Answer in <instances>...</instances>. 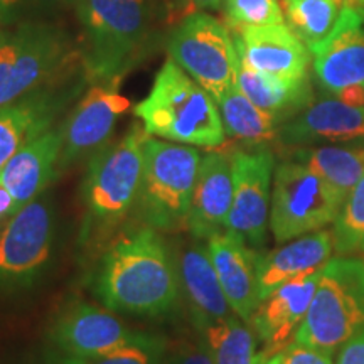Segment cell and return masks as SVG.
<instances>
[{
	"instance_id": "6da1fadb",
	"label": "cell",
	"mask_w": 364,
	"mask_h": 364,
	"mask_svg": "<svg viewBox=\"0 0 364 364\" xmlns=\"http://www.w3.org/2000/svg\"><path fill=\"white\" fill-rule=\"evenodd\" d=\"M95 290L110 311L149 317L169 312L179 297V284L157 230L145 226L118 240L105 253Z\"/></svg>"
},
{
	"instance_id": "7a4b0ae2",
	"label": "cell",
	"mask_w": 364,
	"mask_h": 364,
	"mask_svg": "<svg viewBox=\"0 0 364 364\" xmlns=\"http://www.w3.org/2000/svg\"><path fill=\"white\" fill-rule=\"evenodd\" d=\"M134 113L149 135L171 142L216 149L226 140L216 100L172 59L164 63Z\"/></svg>"
},
{
	"instance_id": "3957f363",
	"label": "cell",
	"mask_w": 364,
	"mask_h": 364,
	"mask_svg": "<svg viewBox=\"0 0 364 364\" xmlns=\"http://www.w3.org/2000/svg\"><path fill=\"white\" fill-rule=\"evenodd\" d=\"M201 154L189 145L162 142L149 135L144 144V172L136 209L154 230L188 228Z\"/></svg>"
},
{
	"instance_id": "277c9868",
	"label": "cell",
	"mask_w": 364,
	"mask_h": 364,
	"mask_svg": "<svg viewBox=\"0 0 364 364\" xmlns=\"http://www.w3.org/2000/svg\"><path fill=\"white\" fill-rule=\"evenodd\" d=\"M364 329V262L334 258L321 273L295 343L334 353Z\"/></svg>"
},
{
	"instance_id": "5b68a950",
	"label": "cell",
	"mask_w": 364,
	"mask_h": 364,
	"mask_svg": "<svg viewBox=\"0 0 364 364\" xmlns=\"http://www.w3.org/2000/svg\"><path fill=\"white\" fill-rule=\"evenodd\" d=\"M76 9L86 39V73L98 83L117 81L144 43L147 0H78Z\"/></svg>"
},
{
	"instance_id": "8992f818",
	"label": "cell",
	"mask_w": 364,
	"mask_h": 364,
	"mask_svg": "<svg viewBox=\"0 0 364 364\" xmlns=\"http://www.w3.org/2000/svg\"><path fill=\"white\" fill-rule=\"evenodd\" d=\"M147 136L144 125L135 124L118 142L93 154L83 184L85 206L93 220L112 225L136 204Z\"/></svg>"
},
{
	"instance_id": "52a82bcc",
	"label": "cell",
	"mask_w": 364,
	"mask_h": 364,
	"mask_svg": "<svg viewBox=\"0 0 364 364\" xmlns=\"http://www.w3.org/2000/svg\"><path fill=\"white\" fill-rule=\"evenodd\" d=\"M167 51L194 81L216 100L238 86L240 56L230 29L209 14L184 17L167 41Z\"/></svg>"
},
{
	"instance_id": "ba28073f",
	"label": "cell",
	"mask_w": 364,
	"mask_h": 364,
	"mask_svg": "<svg viewBox=\"0 0 364 364\" xmlns=\"http://www.w3.org/2000/svg\"><path fill=\"white\" fill-rule=\"evenodd\" d=\"M343 201L300 162L277 166L270 203V230L277 243L316 233L336 221Z\"/></svg>"
},
{
	"instance_id": "9c48e42d",
	"label": "cell",
	"mask_w": 364,
	"mask_h": 364,
	"mask_svg": "<svg viewBox=\"0 0 364 364\" xmlns=\"http://www.w3.org/2000/svg\"><path fill=\"white\" fill-rule=\"evenodd\" d=\"M68 41L58 27L26 22L0 48V107L34 93L61 70Z\"/></svg>"
},
{
	"instance_id": "30bf717a",
	"label": "cell",
	"mask_w": 364,
	"mask_h": 364,
	"mask_svg": "<svg viewBox=\"0 0 364 364\" xmlns=\"http://www.w3.org/2000/svg\"><path fill=\"white\" fill-rule=\"evenodd\" d=\"M233 162V204L228 216L226 231L240 236L253 248L263 247L267 238L270 186L275 159L268 149L252 152L235 150Z\"/></svg>"
},
{
	"instance_id": "8fae6325",
	"label": "cell",
	"mask_w": 364,
	"mask_h": 364,
	"mask_svg": "<svg viewBox=\"0 0 364 364\" xmlns=\"http://www.w3.org/2000/svg\"><path fill=\"white\" fill-rule=\"evenodd\" d=\"M53 218L43 199H34L0 230V287L31 280L51 255Z\"/></svg>"
},
{
	"instance_id": "7c38bea8",
	"label": "cell",
	"mask_w": 364,
	"mask_h": 364,
	"mask_svg": "<svg viewBox=\"0 0 364 364\" xmlns=\"http://www.w3.org/2000/svg\"><path fill=\"white\" fill-rule=\"evenodd\" d=\"M120 318L85 302L68 307L51 331V341L65 364H85L139 338Z\"/></svg>"
},
{
	"instance_id": "4fadbf2b",
	"label": "cell",
	"mask_w": 364,
	"mask_h": 364,
	"mask_svg": "<svg viewBox=\"0 0 364 364\" xmlns=\"http://www.w3.org/2000/svg\"><path fill=\"white\" fill-rule=\"evenodd\" d=\"M129 108V98L118 91L115 81H105L90 88L59 129L63 142L59 169L103 149L118 118L125 115Z\"/></svg>"
},
{
	"instance_id": "5bb4252c",
	"label": "cell",
	"mask_w": 364,
	"mask_h": 364,
	"mask_svg": "<svg viewBox=\"0 0 364 364\" xmlns=\"http://www.w3.org/2000/svg\"><path fill=\"white\" fill-rule=\"evenodd\" d=\"M318 83L329 93L364 86V16L344 4L334 29L311 49Z\"/></svg>"
},
{
	"instance_id": "9a60e30c",
	"label": "cell",
	"mask_w": 364,
	"mask_h": 364,
	"mask_svg": "<svg viewBox=\"0 0 364 364\" xmlns=\"http://www.w3.org/2000/svg\"><path fill=\"white\" fill-rule=\"evenodd\" d=\"M322 270L287 282L257 307L250 326L258 341H262V356L265 361L295 339L311 307Z\"/></svg>"
},
{
	"instance_id": "2e32d148",
	"label": "cell",
	"mask_w": 364,
	"mask_h": 364,
	"mask_svg": "<svg viewBox=\"0 0 364 364\" xmlns=\"http://www.w3.org/2000/svg\"><path fill=\"white\" fill-rule=\"evenodd\" d=\"M240 61L255 71L284 80L307 76L309 48L285 22L245 27L233 36Z\"/></svg>"
},
{
	"instance_id": "e0dca14e",
	"label": "cell",
	"mask_w": 364,
	"mask_h": 364,
	"mask_svg": "<svg viewBox=\"0 0 364 364\" xmlns=\"http://www.w3.org/2000/svg\"><path fill=\"white\" fill-rule=\"evenodd\" d=\"M208 250L231 311L250 324L260 306L258 253L230 231L211 236L208 240Z\"/></svg>"
},
{
	"instance_id": "ac0fdd59",
	"label": "cell",
	"mask_w": 364,
	"mask_h": 364,
	"mask_svg": "<svg viewBox=\"0 0 364 364\" xmlns=\"http://www.w3.org/2000/svg\"><path fill=\"white\" fill-rule=\"evenodd\" d=\"M233 204L231 154L209 152L201 159L191 203L188 230L198 240L226 231Z\"/></svg>"
},
{
	"instance_id": "d6986e66",
	"label": "cell",
	"mask_w": 364,
	"mask_h": 364,
	"mask_svg": "<svg viewBox=\"0 0 364 364\" xmlns=\"http://www.w3.org/2000/svg\"><path fill=\"white\" fill-rule=\"evenodd\" d=\"M61 147V132L49 129L24 145L0 169V182L14 196L17 206L24 208L38 199L56 179Z\"/></svg>"
},
{
	"instance_id": "ffe728a7",
	"label": "cell",
	"mask_w": 364,
	"mask_h": 364,
	"mask_svg": "<svg viewBox=\"0 0 364 364\" xmlns=\"http://www.w3.org/2000/svg\"><path fill=\"white\" fill-rule=\"evenodd\" d=\"M287 145H306L318 140H353L364 136V107H351L339 98L311 102L279 130Z\"/></svg>"
},
{
	"instance_id": "44dd1931",
	"label": "cell",
	"mask_w": 364,
	"mask_h": 364,
	"mask_svg": "<svg viewBox=\"0 0 364 364\" xmlns=\"http://www.w3.org/2000/svg\"><path fill=\"white\" fill-rule=\"evenodd\" d=\"M332 231H316L295 238L285 247L258 255V292L260 302L287 282L321 272L331 260Z\"/></svg>"
},
{
	"instance_id": "7402d4cb",
	"label": "cell",
	"mask_w": 364,
	"mask_h": 364,
	"mask_svg": "<svg viewBox=\"0 0 364 364\" xmlns=\"http://www.w3.org/2000/svg\"><path fill=\"white\" fill-rule=\"evenodd\" d=\"M70 93L41 88L0 107V169L36 136L49 130Z\"/></svg>"
},
{
	"instance_id": "603a6c76",
	"label": "cell",
	"mask_w": 364,
	"mask_h": 364,
	"mask_svg": "<svg viewBox=\"0 0 364 364\" xmlns=\"http://www.w3.org/2000/svg\"><path fill=\"white\" fill-rule=\"evenodd\" d=\"M179 268L186 299L198 329L231 316L233 311L223 292L208 247L201 243L189 245L181 255Z\"/></svg>"
},
{
	"instance_id": "cb8c5ba5",
	"label": "cell",
	"mask_w": 364,
	"mask_h": 364,
	"mask_svg": "<svg viewBox=\"0 0 364 364\" xmlns=\"http://www.w3.org/2000/svg\"><path fill=\"white\" fill-rule=\"evenodd\" d=\"M238 88L258 108L272 113L279 122L297 115L312 102L309 78L284 80L255 71L240 61Z\"/></svg>"
},
{
	"instance_id": "d4e9b609",
	"label": "cell",
	"mask_w": 364,
	"mask_h": 364,
	"mask_svg": "<svg viewBox=\"0 0 364 364\" xmlns=\"http://www.w3.org/2000/svg\"><path fill=\"white\" fill-rule=\"evenodd\" d=\"M294 159L316 172L343 204L364 174V149L304 147L295 150Z\"/></svg>"
},
{
	"instance_id": "484cf974",
	"label": "cell",
	"mask_w": 364,
	"mask_h": 364,
	"mask_svg": "<svg viewBox=\"0 0 364 364\" xmlns=\"http://www.w3.org/2000/svg\"><path fill=\"white\" fill-rule=\"evenodd\" d=\"M215 364H265L252 326L230 316L198 329Z\"/></svg>"
},
{
	"instance_id": "4316f807",
	"label": "cell",
	"mask_w": 364,
	"mask_h": 364,
	"mask_svg": "<svg viewBox=\"0 0 364 364\" xmlns=\"http://www.w3.org/2000/svg\"><path fill=\"white\" fill-rule=\"evenodd\" d=\"M226 135L248 145H262L277 135L280 124L272 113L258 108L250 102L247 95L238 86L230 90L218 102Z\"/></svg>"
},
{
	"instance_id": "83f0119b",
	"label": "cell",
	"mask_w": 364,
	"mask_h": 364,
	"mask_svg": "<svg viewBox=\"0 0 364 364\" xmlns=\"http://www.w3.org/2000/svg\"><path fill=\"white\" fill-rule=\"evenodd\" d=\"M341 0H284L290 27L309 51L324 41L339 19Z\"/></svg>"
},
{
	"instance_id": "f1b7e54d",
	"label": "cell",
	"mask_w": 364,
	"mask_h": 364,
	"mask_svg": "<svg viewBox=\"0 0 364 364\" xmlns=\"http://www.w3.org/2000/svg\"><path fill=\"white\" fill-rule=\"evenodd\" d=\"M336 252L349 253L361 248L364 241V174L341 208L332 230Z\"/></svg>"
},
{
	"instance_id": "f546056e",
	"label": "cell",
	"mask_w": 364,
	"mask_h": 364,
	"mask_svg": "<svg viewBox=\"0 0 364 364\" xmlns=\"http://www.w3.org/2000/svg\"><path fill=\"white\" fill-rule=\"evenodd\" d=\"M223 7L235 31L285 22L279 0H223Z\"/></svg>"
},
{
	"instance_id": "4dcf8cb0",
	"label": "cell",
	"mask_w": 364,
	"mask_h": 364,
	"mask_svg": "<svg viewBox=\"0 0 364 364\" xmlns=\"http://www.w3.org/2000/svg\"><path fill=\"white\" fill-rule=\"evenodd\" d=\"M164 348L166 343L162 339L140 334L132 343L85 364H159Z\"/></svg>"
},
{
	"instance_id": "1f68e13d",
	"label": "cell",
	"mask_w": 364,
	"mask_h": 364,
	"mask_svg": "<svg viewBox=\"0 0 364 364\" xmlns=\"http://www.w3.org/2000/svg\"><path fill=\"white\" fill-rule=\"evenodd\" d=\"M159 364H215V361L198 332V338H184L166 346Z\"/></svg>"
},
{
	"instance_id": "d6a6232c",
	"label": "cell",
	"mask_w": 364,
	"mask_h": 364,
	"mask_svg": "<svg viewBox=\"0 0 364 364\" xmlns=\"http://www.w3.org/2000/svg\"><path fill=\"white\" fill-rule=\"evenodd\" d=\"M265 364H334L332 354L322 349L311 348L292 341L279 353H275L265 361Z\"/></svg>"
},
{
	"instance_id": "836d02e7",
	"label": "cell",
	"mask_w": 364,
	"mask_h": 364,
	"mask_svg": "<svg viewBox=\"0 0 364 364\" xmlns=\"http://www.w3.org/2000/svg\"><path fill=\"white\" fill-rule=\"evenodd\" d=\"M338 364H364V329L341 346Z\"/></svg>"
},
{
	"instance_id": "e575fe53",
	"label": "cell",
	"mask_w": 364,
	"mask_h": 364,
	"mask_svg": "<svg viewBox=\"0 0 364 364\" xmlns=\"http://www.w3.org/2000/svg\"><path fill=\"white\" fill-rule=\"evenodd\" d=\"M179 7L181 16L188 17L193 14L208 11V9H220L223 6V0H176Z\"/></svg>"
},
{
	"instance_id": "d590c367",
	"label": "cell",
	"mask_w": 364,
	"mask_h": 364,
	"mask_svg": "<svg viewBox=\"0 0 364 364\" xmlns=\"http://www.w3.org/2000/svg\"><path fill=\"white\" fill-rule=\"evenodd\" d=\"M19 209L21 208L17 206L14 196L9 193V189L2 184V182H0V221L6 223L9 218H12L14 215H16Z\"/></svg>"
},
{
	"instance_id": "8d00e7d4",
	"label": "cell",
	"mask_w": 364,
	"mask_h": 364,
	"mask_svg": "<svg viewBox=\"0 0 364 364\" xmlns=\"http://www.w3.org/2000/svg\"><path fill=\"white\" fill-rule=\"evenodd\" d=\"M341 102L351 105V107H364V86H353L336 95Z\"/></svg>"
},
{
	"instance_id": "74e56055",
	"label": "cell",
	"mask_w": 364,
	"mask_h": 364,
	"mask_svg": "<svg viewBox=\"0 0 364 364\" xmlns=\"http://www.w3.org/2000/svg\"><path fill=\"white\" fill-rule=\"evenodd\" d=\"M22 4L24 0H0V22L11 19Z\"/></svg>"
},
{
	"instance_id": "f35d334b",
	"label": "cell",
	"mask_w": 364,
	"mask_h": 364,
	"mask_svg": "<svg viewBox=\"0 0 364 364\" xmlns=\"http://www.w3.org/2000/svg\"><path fill=\"white\" fill-rule=\"evenodd\" d=\"M7 36H9V33H7V31H4V29H2V27H0V48H2V44H4V43H6Z\"/></svg>"
},
{
	"instance_id": "ab89813d",
	"label": "cell",
	"mask_w": 364,
	"mask_h": 364,
	"mask_svg": "<svg viewBox=\"0 0 364 364\" xmlns=\"http://www.w3.org/2000/svg\"><path fill=\"white\" fill-rule=\"evenodd\" d=\"M58 2H61V4H76V2H78V0H58Z\"/></svg>"
},
{
	"instance_id": "60d3db41",
	"label": "cell",
	"mask_w": 364,
	"mask_h": 364,
	"mask_svg": "<svg viewBox=\"0 0 364 364\" xmlns=\"http://www.w3.org/2000/svg\"><path fill=\"white\" fill-rule=\"evenodd\" d=\"M359 250H363V252H364V241H363V245H361V248H359Z\"/></svg>"
},
{
	"instance_id": "b9f144b4",
	"label": "cell",
	"mask_w": 364,
	"mask_h": 364,
	"mask_svg": "<svg viewBox=\"0 0 364 364\" xmlns=\"http://www.w3.org/2000/svg\"><path fill=\"white\" fill-rule=\"evenodd\" d=\"M2 226H4V223H2V221H0V230H2Z\"/></svg>"
},
{
	"instance_id": "7bdbcfd3",
	"label": "cell",
	"mask_w": 364,
	"mask_h": 364,
	"mask_svg": "<svg viewBox=\"0 0 364 364\" xmlns=\"http://www.w3.org/2000/svg\"><path fill=\"white\" fill-rule=\"evenodd\" d=\"M358 2H361V4H364V0H358Z\"/></svg>"
},
{
	"instance_id": "ee69618b",
	"label": "cell",
	"mask_w": 364,
	"mask_h": 364,
	"mask_svg": "<svg viewBox=\"0 0 364 364\" xmlns=\"http://www.w3.org/2000/svg\"><path fill=\"white\" fill-rule=\"evenodd\" d=\"M361 14H363V16H364V11H361Z\"/></svg>"
}]
</instances>
